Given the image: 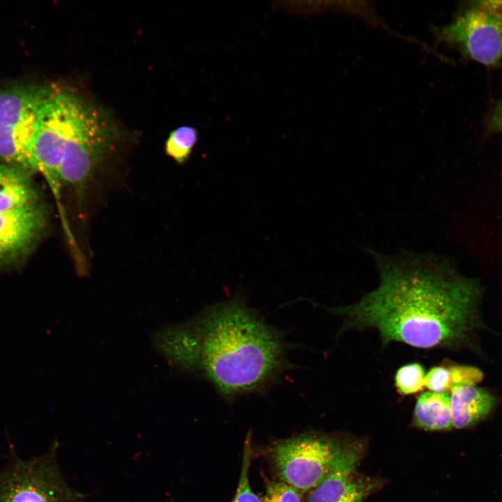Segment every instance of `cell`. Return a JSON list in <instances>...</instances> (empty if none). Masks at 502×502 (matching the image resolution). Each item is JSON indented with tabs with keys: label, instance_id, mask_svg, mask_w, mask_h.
<instances>
[{
	"label": "cell",
	"instance_id": "obj_1",
	"mask_svg": "<svg viewBox=\"0 0 502 502\" xmlns=\"http://www.w3.org/2000/svg\"><path fill=\"white\" fill-rule=\"evenodd\" d=\"M379 283L357 302L327 310L341 319L337 335L373 328L382 347L393 342L418 349L469 346L482 326V291L431 252L388 255L364 248Z\"/></svg>",
	"mask_w": 502,
	"mask_h": 502
},
{
	"label": "cell",
	"instance_id": "obj_2",
	"mask_svg": "<svg viewBox=\"0 0 502 502\" xmlns=\"http://www.w3.org/2000/svg\"><path fill=\"white\" fill-rule=\"evenodd\" d=\"M182 327L181 371L197 374L228 400L265 390L290 367L284 334L241 294L206 307Z\"/></svg>",
	"mask_w": 502,
	"mask_h": 502
},
{
	"label": "cell",
	"instance_id": "obj_3",
	"mask_svg": "<svg viewBox=\"0 0 502 502\" xmlns=\"http://www.w3.org/2000/svg\"><path fill=\"white\" fill-rule=\"evenodd\" d=\"M116 137L100 108L67 86L45 85L31 145L33 172L54 188L84 191Z\"/></svg>",
	"mask_w": 502,
	"mask_h": 502
},
{
	"label": "cell",
	"instance_id": "obj_4",
	"mask_svg": "<svg viewBox=\"0 0 502 502\" xmlns=\"http://www.w3.org/2000/svg\"><path fill=\"white\" fill-rule=\"evenodd\" d=\"M54 441L41 455L22 459L10 447L0 470V502H85L86 495L72 488L57 461Z\"/></svg>",
	"mask_w": 502,
	"mask_h": 502
},
{
	"label": "cell",
	"instance_id": "obj_5",
	"mask_svg": "<svg viewBox=\"0 0 502 502\" xmlns=\"http://www.w3.org/2000/svg\"><path fill=\"white\" fill-rule=\"evenodd\" d=\"M43 85L0 89V162L33 172L31 151Z\"/></svg>",
	"mask_w": 502,
	"mask_h": 502
},
{
	"label": "cell",
	"instance_id": "obj_6",
	"mask_svg": "<svg viewBox=\"0 0 502 502\" xmlns=\"http://www.w3.org/2000/svg\"><path fill=\"white\" fill-rule=\"evenodd\" d=\"M342 446L317 434H303L276 443L271 450L280 481L301 494L309 492L328 473Z\"/></svg>",
	"mask_w": 502,
	"mask_h": 502
},
{
	"label": "cell",
	"instance_id": "obj_7",
	"mask_svg": "<svg viewBox=\"0 0 502 502\" xmlns=\"http://www.w3.org/2000/svg\"><path fill=\"white\" fill-rule=\"evenodd\" d=\"M437 39L487 66H502V14L472 3L452 22L436 29Z\"/></svg>",
	"mask_w": 502,
	"mask_h": 502
},
{
	"label": "cell",
	"instance_id": "obj_8",
	"mask_svg": "<svg viewBox=\"0 0 502 502\" xmlns=\"http://www.w3.org/2000/svg\"><path fill=\"white\" fill-rule=\"evenodd\" d=\"M362 452L357 442L342 446L328 473L308 492L306 502H363L375 485L356 473Z\"/></svg>",
	"mask_w": 502,
	"mask_h": 502
},
{
	"label": "cell",
	"instance_id": "obj_9",
	"mask_svg": "<svg viewBox=\"0 0 502 502\" xmlns=\"http://www.w3.org/2000/svg\"><path fill=\"white\" fill-rule=\"evenodd\" d=\"M46 220L47 211L39 202L0 213V264L16 261L29 251L42 234Z\"/></svg>",
	"mask_w": 502,
	"mask_h": 502
},
{
	"label": "cell",
	"instance_id": "obj_10",
	"mask_svg": "<svg viewBox=\"0 0 502 502\" xmlns=\"http://www.w3.org/2000/svg\"><path fill=\"white\" fill-rule=\"evenodd\" d=\"M452 427H471L485 418L493 409L496 398L476 385L455 386L450 391Z\"/></svg>",
	"mask_w": 502,
	"mask_h": 502
},
{
	"label": "cell",
	"instance_id": "obj_11",
	"mask_svg": "<svg viewBox=\"0 0 502 502\" xmlns=\"http://www.w3.org/2000/svg\"><path fill=\"white\" fill-rule=\"evenodd\" d=\"M29 172L0 162V213L38 203Z\"/></svg>",
	"mask_w": 502,
	"mask_h": 502
},
{
	"label": "cell",
	"instance_id": "obj_12",
	"mask_svg": "<svg viewBox=\"0 0 502 502\" xmlns=\"http://www.w3.org/2000/svg\"><path fill=\"white\" fill-rule=\"evenodd\" d=\"M413 425L428 431L448 430L452 427L448 393L423 392L414 406Z\"/></svg>",
	"mask_w": 502,
	"mask_h": 502
},
{
	"label": "cell",
	"instance_id": "obj_13",
	"mask_svg": "<svg viewBox=\"0 0 502 502\" xmlns=\"http://www.w3.org/2000/svg\"><path fill=\"white\" fill-rule=\"evenodd\" d=\"M199 139L197 130L190 126H180L173 130L165 142V152L179 165L190 158Z\"/></svg>",
	"mask_w": 502,
	"mask_h": 502
},
{
	"label": "cell",
	"instance_id": "obj_14",
	"mask_svg": "<svg viewBox=\"0 0 502 502\" xmlns=\"http://www.w3.org/2000/svg\"><path fill=\"white\" fill-rule=\"evenodd\" d=\"M425 370L419 363H411L400 367L395 375V386L402 395H410L423 390Z\"/></svg>",
	"mask_w": 502,
	"mask_h": 502
},
{
	"label": "cell",
	"instance_id": "obj_15",
	"mask_svg": "<svg viewBox=\"0 0 502 502\" xmlns=\"http://www.w3.org/2000/svg\"><path fill=\"white\" fill-rule=\"evenodd\" d=\"M252 455L251 435L248 433L244 443L241 476L236 494L231 502H263L262 498L256 494L250 485L249 469Z\"/></svg>",
	"mask_w": 502,
	"mask_h": 502
},
{
	"label": "cell",
	"instance_id": "obj_16",
	"mask_svg": "<svg viewBox=\"0 0 502 502\" xmlns=\"http://www.w3.org/2000/svg\"><path fill=\"white\" fill-rule=\"evenodd\" d=\"M425 387L432 392L449 393L452 388L449 365L432 367L425 374Z\"/></svg>",
	"mask_w": 502,
	"mask_h": 502
},
{
	"label": "cell",
	"instance_id": "obj_17",
	"mask_svg": "<svg viewBox=\"0 0 502 502\" xmlns=\"http://www.w3.org/2000/svg\"><path fill=\"white\" fill-rule=\"evenodd\" d=\"M262 499L263 502H302L301 494L281 481L268 482Z\"/></svg>",
	"mask_w": 502,
	"mask_h": 502
},
{
	"label": "cell",
	"instance_id": "obj_18",
	"mask_svg": "<svg viewBox=\"0 0 502 502\" xmlns=\"http://www.w3.org/2000/svg\"><path fill=\"white\" fill-rule=\"evenodd\" d=\"M487 128L490 133L502 132V98L497 102L492 109L488 119Z\"/></svg>",
	"mask_w": 502,
	"mask_h": 502
},
{
	"label": "cell",
	"instance_id": "obj_19",
	"mask_svg": "<svg viewBox=\"0 0 502 502\" xmlns=\"http://www.w3.org/2000/svg\"><path fill=\"white\" fill-rule=\"evenodd\" d=\"M472 3L476 6L494 10L502 14V0L478 1Z\"/></svg>",
	"mask_w": 502,
	"mask_h": 502
}]
</instances>
